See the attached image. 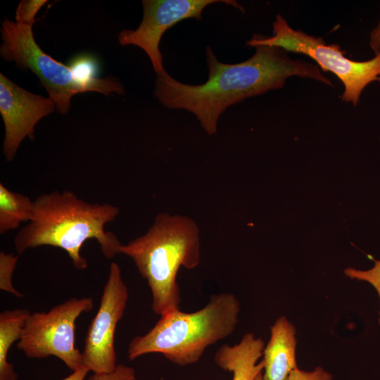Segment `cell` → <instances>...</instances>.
I'll return each instance as SVG.
<instances>
[{
	"instance_id": "19",
	"label": "cell",
	"mask_w": 380,
	"mask_h": 380,
	"mask_svg": "<svg viewBox=\"0 0 380 380\" xmlns=\"http://www.w3.org/2000/svg\"><path fill=\"white\" fill-rule=\"evenodd\" d=\"M286 380H333V376L320 366L312 371L297 367L290 373Z\"/></svg>"
},
{
	"instance_id": "8",
	"label": "cell",
	"mask_w": 380,
	"mask_h": 380,
	"mask_svg": "<svg viewBox=\"0 0 380 380\" xmlns=\"http://www.w3.org/2000/svg\"><path fill=\"white\" fill-rule=\"evenodd\" d=\"M128 297V289L123 281L121 270L113 262L99 310L88 328L82 352L84 365L94 374L112 372L118 365L115 334Z\"/></svg>"
},
{
	"instance_id": "2",
	"label": "cell",
	"mask_w": 380,
	"mask_h": 380,
	"mask_svg": "<svg viewBox=\"0 0 380 380\" xmlns=\"http://www.w3.org/2000/svg\"><path fill=\"white\" fill-rule=\"evenodd\" d=\"M119 214V208L109 203H90L68 190L42 194L33 201L29 222L14 239L18 255L42 246H51L67 252L75 267L84 270L87 260L81 248L89 239L99 243L104 256L111 259L122 246L117 236L105 230Z\"/></svg>"
},
{
	"instance_id": "16",
	"label": "cell",
	"mask_w": 380,
	"mask_h": 380,
	"mask_svg": "<svg viewBox=\"0 0 380 380\" xmlns=\"http://www.w3.org/2000/svg\"><path fill=\"white\" fill-rule=\"evenodd\" d=\"M46 2V0L21 1L15 11V23L32 27L37 13Z\"/></svg>"
},
{
	"instance_id": "12",
	"label": "cell",
	"mask_w": 380,
	"mask_h": 380,
	"mask_svg": "<svg viewBox=\"0 0 380 380\" xmlns=\"http://www.w3.org/2000/svg\"><path fill=\"white\" fill-rule=\"evenodd\" d=\"M265 342L252 333H246L234 346L223 345L216 351L215 362L224 371L232 373V380H255L262 373Z\"/></svg>"
},
{
	"instance_id": "13",
	"label": "cell",
	"mask_w": 380,
	"mask_h": 380,
	"mask_svg": "<svg viewBox=\"0 0 380 380\" xmlns=\"http://www.w3.org/2000/svg\"><path fill=\"white\" fill-rule=\"evenodd\" d=\"M30 312L27 309L6 310L0 314V380H17L14 366L8 355L12 344L18 341Z\"/></svg>"
},
{
	"instance_id": "14",
	"label": "cell",
	"mask_w": 380,
	"mask_h": 380,
	"mask_svg": "<svg viewBox=\"0 0 380 380\" xmlns=\"http://www.w3.org/2000/svg\"><path fill=\"white\" fill-rule=\"evenodd\" d=\"M33 201L0 184V234L16 229L32 217Z\"/></svg>"
},
{
	"instance_id": "11",
	"label": "cell",
	"mask_w": 380,
	"mask_h": 380,
	"mask_svg": "<svg viewBox=\"0 0 380 380\" xmlns=\"http://www.w3.org/2000/svg\"><path fill=\"white\" fill-rule=\"evenodd\" d=\"M294 325L284 316L270 327V338L262 351V380H286L297 368V340Z\"/></svg>"
},
{
	"instance_id": "5",
	"label": "cell",
	"mask_w": 380,
	"mask_h": 380,
	"mask_svg": "<svg viewBox=\"0 0 380 380\" xmlns=\"http://www.w3.org/2000/svg\"><path fill=\"white\" fill-rule=\"evenodd\" d=\"M1 56L6 61L14 62L20 68L34 72L61 114L68 113L72 97L79 93L125 94L123 85L115 77L105 78L95 84L80 80L70 66L56 61L42 51L34 40L31 26L6 19L1 22Z\"/></svg>"
},
{
	"instance_id": "21",
	"label": "cell",
	"mask_w": 380,
	"mask_h": 380,
	"mask_svg": "<svg viewBox=\"0 0 380 380\" xmlns=\"http://www.w3.org/2000/svg\"><path fill=\"white\" fill-rule=\"evenodd\" d=\"M89 372H90L89 369L84 366L72 372L69 376L61 380H84Z\"/></svg>"
},
{
	"instance_id": "15",
	"label": "cell",
	"mask_w": 380,
	"mask_h": 380,
	"mask_svg": "<svg viewBox=\"0 0 380 380\" xmlns=\"http://www.w3.org/2000/svg\"><path fill=\"white\" fill-rule=\"evenodd\" d=\"M18 260V255L2 251L0 252V289L20 298H23V295L14 288L12 283V277Z\"/></svg>"
},
{
	"instance_id": "10",
	"label": "cell",
	"mask_w": 380,
	"mask_h": 380,
	"mask_svg": "<svg viewBox=\"0 0 380 380\" xmlns=\"http://www.w3.org/2000/svg\"><path fill=\"white\" fill-rule=\"evenodd\" d=\"M55 108L51 98L30 92L0 73V113L5 127L3 153L8 162L25 137L34 139L37 123Z\"/></svg>"
},
{
	"instance_id": "1",
	"label": "cell",
	"mask_w": 380,
	"mask_h": 380,
	"mask_svg": "<svg viewBox=\"0 0 380 380\" xmlns=\"http://www.w3.org/2000/svg\"><path fill=\"white\" fill-rule=\"evenodd\" d=\"M248 59L235 64L221 63L210 46L205 47L208 77L192 85L177 81L167 72L156 75L153 94L164 107L193 113L205 132L216 133L220 115L231 106L250 97L282 88L293 76L312 78L333 86L319 67L291 58L282 48L259 45Z\"/></svg>"
},
{
	"instance_id": "18",
	"label": "cell",
	"mask_w": 380,
	"mask_h": 380,
	"mask_svg": "<svg viewBox=\"0 0 380 380\" xmlns=\"http://www.w3.org/2000/svg\"><path fill=\"white\" fill-rule=\"evenodd\" d=\"M87 380H137L135 370L124 364L118 365L114 371L107 374H94Z\"/></svg>"
},
{
	"instance_id": "3",
	"label": "cell",
	"mask_w": 380,
	"mask_h": 380,
	"mask_svg": "<svg viewBox=\"0 0 380 380\" xmlns=\"http://www.w3.org/2000/svg\"><path fill=\"white\" fill-rule=\"evenodd\" d=\"M120 253L129 256L146 279L151 308L162 316L179 309V268L191 270L200 262L199 229L188 217L159 213L146 233L122 244Z\"/></svg>"
},
{
	"instance_id": "22",
	"label": "cell",
	"mask_w": 380,
	"mask_h": 380,
	"mask_svg": "<svg viewBox=\"0 0 380 380\" xmlns=\"http://www.w3.org/2000/svg\"><path fill=\"white\" fill-rule=\"evenodd\" d=\"M255 380H262V373L260 374L257 378L255 379Z\"/></svg>"
},
{
	"instance_id": "20",
	"label": "cell",
	"mask_w": 380,
	"mask_h": 380,
	"mask_svg": "<svg viewBox=\"0 0 380 380\" xmlns=\"http://www.w3.org/2000/svg\"><path fill=\"white\" fill-rule=\"evenodd\" d=\"M369 43L375 54L380 51V19L376 26L370 33Z\"/></svg>"
},
{
	"instance_id": "9",
	"label": "cell",
	"mask_w": 380,
	"mask_h": 380,
	"mask_svg": "<svg viewBox=\"0 0 380 380\" xmlns=\"http://www.w3.org/2000/svg\"><path fill=\"white\" fill-rule=\"evenodd\" d=\"M222 3L243 12V7L233 0H143V18L136 30H125L118 34L122 46L134 45L148 55L156 75L166 70L160 50L163 34L179 22L188 18L202 19L208 6Z\"/></svg>"
},
{
	"instance_id": "7",
	"label": "cell",
	"mask_w": 380,
	"mask_h": 380,
	"mask_svg": "<svg viewBox=\"0 0 380 380\" xmlns=\"http://www.w3.org/2000/svg\"><path fill=\"white\" fill-rule=\"evenodd\" d=\"M94 307L91 298H71L48 312L30 313L18 341V348L31 358L56 356L72 372L83 367L82 353L75 347V323Z\"/></svg>"
},
{
	"instance_id": "17",
	"label": "cell",
	"mask_w": 380,
	"mask_h": 380,
	"mask_svg": "<svg viewBox=\"0 0 380 380\" xmlns=\"http://www.w3.org/2000/svg\"><path fill=\"white\" fill-rule=\"evenodd\" d=\"M344 273L350 279L369 283L376 289L380 299V260H374V266L369 270H361L348 267L344 270ZM379 324L380 325V312Z\"/></svg>"
},
{
	"instance_id": "6",
	"label": "cell",
	"mask_w": 380,
	"mask_h": 380,
	"mask_svg": "<svg viewBox=\"0 0 380 380\" xmlns=\"http://www.w3.org/2000/svg\"><path fill=\"white\" fill-rule=\"evenodd\" d=\"M272 28V36L254 34L246 42V45L274 46L288 52L309 56L322 70L334 73L341 81L344 86L343 101L357 106L363 89L373 82H380V51L369 60L353 61L345 56L346 53L338 44H327L321 37L293 29L279 14L277 15Z\"/></svg>"
},
{
	"instance_id": "4",
	"label": "cell",
	"mask_w": 380,
	"mask_h": 380,
	"mask_svg": "<svg viewBox=\"0 0 380 380\" xmlns=\"http://www.w3.org/2000/svg\"><path fill=\"white\" fill-rule=\"evenodd\" d=\"M240 310L233 293H221L212 296L208 304L196 312L171 311L160 316L146 334L132 339L128 358L134 360L156 353L179 366L194 364L208 346L234 331Z\"/></svg>"
}]
</instances>
